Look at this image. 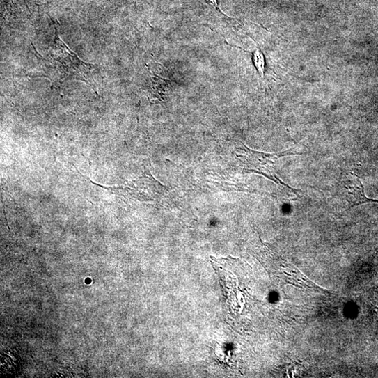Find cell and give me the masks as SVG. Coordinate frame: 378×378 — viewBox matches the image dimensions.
<instances>
[{
	"instance_id": "cell-1",
	"label": "cell",
	"mask_w": 378,
	"mask_h": 378,
	"mask_svg": "<svg viewBox=\"0 0 378 378\" xmlns=\"http://www.w3.org/2000/svg\"><path fill=\"white\" fill-rule=\"evenodd\" d=\"M54 27L55 37L47 56H40L33 47L41 77L49 79L55 88H61L68 80H79L88 84L97 93L95 76L99 67L81 60L61 39L56 26Z\"/></svg>"
},
{
	"instance_id": "cell-2",
	"label": "cell",
	"mask_w": 378,
	"mask_h": 378,
	"mask_svg": "<svg viewBox=\"0 0 378 378\" xmlns=\"http://www.w3.org/2000/svg\"><path fill=\"white\" fill-rule=\"evenodd\" d=\"M292 151L288 150L281 153L270 155L255 152L244 146L243 149H239L238 157L240 159L246 171L262 174L277 184L286 187L298 196L297 191H296L294 189L281 181L276 175L274 171V164L279 159L287 156L295 155L296 154L299 155L294 153Z\"/></svg>"
},
{
	"instance_id": "cell-3",
	"label": "cell",
	"mask_w": 378,
	"mask_h": 378,
	"mask_svg": "<svg viewBox=\"0 0 378 378\" xmlns=\"http://www.w3.org/2000/svg\"><path fill=\"white\" fill-rule=\"evenodd\" d=\"M91 182L102 188L109 189L125 198L142 202L157 201L167 189L158 182L150 174L145 172L139 179L125 183L118 187H106Z\"/></svg>"
},
{
	"instance_id": "cell-4",
	"label": "cell",
	"mask_w": 378,
	"mask_h": 378,
	"mask_svg": "<svg viewBox=\"0 0 378 378\" xmlns=\"http://www.w3.org/2000/svg\"><path fill=\"white\" fill-rule=\"evenodd\" d=\"M345 188L347 191V200L349 208L365 203H378V200L371 199L365 195L363 186L359 178L352 173V177L345 182Z\"/></svg>"
},
{
	"instance_id": "cell-5",
	"label": "cell",
	"mask_w": 378,
	"mask_h": 378,
	"mask_svg": "<svg viewBox=\"0 0 378 378\" xmlns=\"http://www.w3.org/2000/svg\"><path fill=\"white\" fill-rule=\"evenodd\" d=\"M257 46L255 52L252 55V60H253L254 65L260 74L262 79H265V70H266V60L264 54L261 51L260 48L258 47L256 42L254 41Z\"/></svg>"
},
{
	"instance_id": "cell-6",
	"label": "cell",
	"mask_w": 378,
	"mask_h": 378,
	"mask_svg": "<svg viewBox=\"0 0 378 378\" xmlns=\"http://www.w3.org/2000/svg\"><path fill=\"white\" fill-rule=\"evenodd\" d=\"M370 306L373 313L374 318L378 321V285L372 290L370 297Z\"/></svg>"
},
{
	"instance_id": "cell-7",
	"label": "cell",
	"mask_w": 378,
	"mask_h": 378,
	"mask_svg": "<svg viewBox=\"0 0 378 378\" xmlns=\"http://www.w3.org/2000/svg\"><path fill=\"white\" fill-rule=\"evenodd\" d=\"M205 2L209 4L210 6L214 8L216 10H217L219 13H221V12L219 10V2L218 0H205Z\"/></svg>"
}]
</instances>
